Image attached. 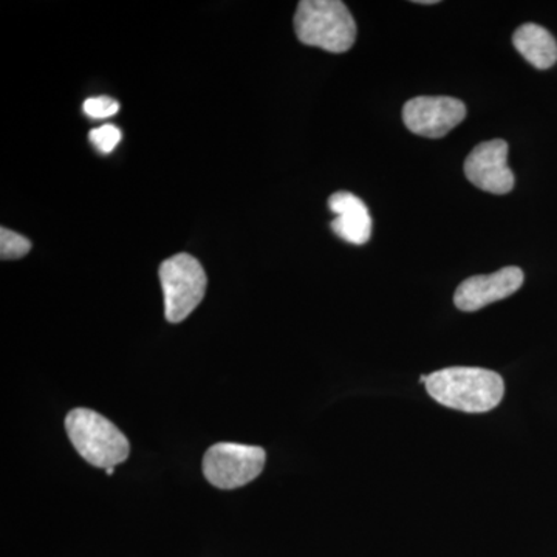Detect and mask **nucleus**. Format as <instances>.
Here are the masks:
<instances>
[{"mask_svg":"<svg viewBox=\"0 0 557 557\" xmlns=\"http://www.w3.org/2000/svg\"><path fill=\"white\" fill-rule=\"evenodd\" d=\"M428 394L446 408L468 413L490 412L505 397L498 373L480 368H448L428 375Z\"/></svg>","mask_w":557,"mask_h":557,"instance_id":"obj_1","label":"nucleus"},{"mask_svg":"<svg viewBox=\"0 0 557 557\" xmlns=\"http://www.w3.org/2000/svg\"><path fill=\"white\" fill-rule=\"evenodd\" d=\"M296 36L306 46L344 53L357 40V22L339 0H302L295 16Z\"/></svg>","mask_w":557,"mask_h":557,"instance_id":"obj_2","label":"nucleus"},{"mask_svg":"<svg viewBox=\"0 0 557 557\" xmlns=\"http://www.w3.org/2000/svg\"><path fill=\"white\" fill-rule=\"evenodd\" d=\"M65 431L73 448L91 467L115 468L129 457V440L95 410L73 409L65 417Z\"/></svg>","mask_w":557,"mask_h":557,"instance_id":"obj_3","label":"nucleus"},{"mask_svg":"<svg viewBox=\"0 0 557 557\" xmlns=\"http://www.w3.org/2000/svg\"><path fill=\"white\" fill-rule=\"evenodd\" d=\"M159 274L164 296V317L172 324H178L203 300L207 273L199 260L180 252L161 263Z\"/></svg>","mask_w":557,"mask_h":557,"instance_id":"obj_4","label":"nucleus"},{"mask_svg":"<svg viewBox=\"0 0 557 557\" xmlns=\"http://www.w3.org/2000/svg\"><path fill=\"white\" fill-rule=\"evenodd\" d=\"M267 453L259 446L218 443L205 454L203 474L219 490H236L258 479Z\"/></svg>","mask_w":557,"mask_h":557,"instance_id":"obj_5","label":"nucleus"},{"mask_svg":"<svg viewBox=\"0 0 557 557\" xmlns=\"http://www.w3.org/2000/svg\"><path fill=\"white\" fill-rule=\"evenodd\" d=\"M467 106L453 97H417L403 108V121L412 134L442 138L467 119Z\"/></svg>","mask_w":557,"mask_h":557,"instance_id":"obj_6","label":"nucleus"},{"mask_svg":"<svg viewBox=\"0 0 557 557\" xmlns=\"http://www.w3.org/2000/svg\"><path fill=\"white\" fill-rule=\"evenodd\" d=\"M465 175L485 193L497 196L511 193L516 178L508 166V143L504 139L480 143L465 161Z\"/></svg>","mask_w":557,"mask_h":557,"instance_id":"obj_7","label":"nucleus"},{"mask_svg":"<svg viewBox=\"0 0 557 557\" xmlns=\"http://www.w3.org/2000/svg\"><path fill=\"white\" fill-rule=\"evenodd\" d=\"M523 271L518 267H507L486 276H472L458 285L454 302L461 311H478L490 304L497 302L523 285Z\"/></svg>","mask_w":557,"mask_h":557,"instance_id":"obj_8","label":"nucleus"},{"mask_svg":"<svg viewBox=\"0 0 557 557\" xmlns=\"http://www.w3.org/2000/svg\"><path fill=\"white\" fill-rule=\"evenodd\" d=\"M329 208L336 215L332 222L336 236L348 244H368L372 236V218L364 201L355 194L339 190L330 197Z\"/></svg>","mask_w":557,"mask_h":557,"instance_id":"obj_9","label":"nucleus"},{"mask_svg":"<svg viewBox=\"0 0 557 557\" xmlns=\"http://www.w3.org/2000/svg\"><path fill=\"white\" fill-rule=\"evenodd\" d=\"M516 50L537 70L552 69L557 62V42L552 33L537 24H523L512 36Z\"/></svg>","mask_w":557,"mask_h":557,"instance_id":"obj_10","label":"nucleus"},{"mask_svg":"<svg viewBox=\"0 0 557 557\" xmlns=\"http://www.w3.org/2000/svg\"><path fill=\"white\" fill-rule=\"evenodd\" d=\"M32 242L11 230H0V258L3 260L21 259L28 255Z\"/></svg>","mask_w":557,"mask_h":557,"instance_id":"obj_11","label":"nucleus"},{"mask_svg":"<svg viewBox=\"0 0 557 557\" xmlns=\"http://www.w3.org/2000/svg\"><path fill=\"white\" fill-rule=\"evenodd\" d=\"M90 143L101 153H110L121 141V131L113 124H104L90 132Z\"/></svg>","mask_w":557,"mask_h":557,"instance_id":"obj_12","label":"nucleus"},{"mask_svg":"<svg viewBox=\"0 0 557 557\" xmlns=\"http://www.w3.org/2000/svg\"><path fill=\"white\" fill-rule=\"evenodd\" d=\"M83 110L90 119H110L120 112V102L110 97L89 98L84 101Z\"/></svg>","mask_w":557,"mask_h":557,"instance_id":"obj_13","label":"nucleus"},{"mask_svg":"<svg viewBox=\"0 0 557 557\" xmlns=\"http://www.w3.org/2000/svg\"><path fill=\"white\" fill-rule=\"evenodd\" d=\"M418 5H434V3H438L437 0H417Z\"/></svg>","mask_w":557,"mask_h":557,"instance_id":"obj_14","label":"nucleus"},{"mask_svg":"<svg viewBox=\"0 0 557 557\" xmlns=\"http://www.w3.org/2000/svg\"><path fill=\"white\" fill-rule=\"evenodd\" d=\"M113 471H115V468H108V469H106V472H108V475H112Z\"/></svg>","mask_w":557,"mask_h":557,"instance_id":"obj_15","label":"nucleus"}]
</instances>
